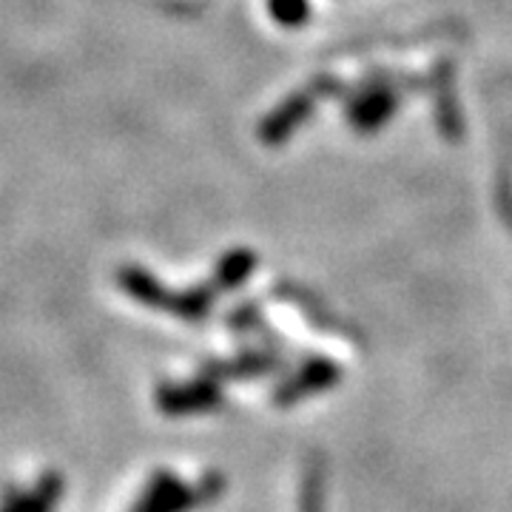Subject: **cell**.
<instances>
[{"label": "cell", "instance_id": "1", "mask_svg": "<svg viewBox=\"0 0 512 512\" xmlns=\"http://www.w3.org/2000/svg\"><path fill=\"white\" fill-rule=\"evenodd\" d=\"M217 399L211 384H163L157 390V404L168 416H183V413H200L202 407Z\"/></svg>", "mask_w": 512, "mask_h": 512}, {"label": "cell", "instance_id": "2", "mask_svg": "<svg viewBox=\"0 0 512 512\" xmlns=\"http://www.w3.org/2000/svg\"><path fill=\"white\" fill-rule=\"evenodd\" d=\"M63 495V476L60 473H46L37 481L29 493H12L0 512H52Z\"/></svg>", "mask_w": 512, "mask_h": 512}, {"label": "cell", "instance_id": "3", "mask_svg": "<svg viewBox=\"0 0 512 512\" xmlns=\"http://www.w3.org/2000/svg\"><path fill=\"white\" fill-rule=\"evenodd\" d=\"M117 282H120V288H123L134 302L148 305V308H160V311L168 308V296H171V291H165L163 282L154 279V276L148 274V271H143V268H137V265L120 268Z\"/></svg>", "mask_w": 512, "mask_h": 512}, {"label": "cell", "instance_id": "4", "mask_svg": "<svg viewBox=\"0 0 512 512\" xmlns=\"http://www.w3.org/2000/svg\"><path fill=\"white\" fill-rule=\"evenodd\" d=\"M393 109H396V94L379 86L356 97V103L350 106V123H356V128L362 131H370L382 126L384 120H390Z\"/></svg>", "mask_w": 512, "mask_h": 512}, {"label": "cell", "instance_id": "5", "mask_svg": "<svg viewBox=\"0 0 512 512\" xmlns=\"http://www.w3.org/2000/svg\"><path fill=\"white\" fill-rule=\"evenodd\" d=\"M308 109H311V97H308V94H296V97H291L285 106H279V109L262 123V128H259L262 140H265V143H282L293 128L305 120Z\"/></svg>", "mask_w": 512, "mask_h": 512}, {"label": "cell", "instance_id": "6", "mask_svg": "<svg viewBox=\"0 0 512 512\" xmlns=\"http://www.w3.org/2000/svg\"><path fill=\"white\" fill-rule=\"evenodd\" d=\"M251 268H254V256L248 254V251H234V254H228L220 262V268H217V282H220V288H237L242 285L248 274H251Z\"/></svg>", "mask_w": 512, "mask_h": 512}, {"label": "cell", "instance_id": "7", "mask_svg": "<svg viewBox=\"0 0 512 512\" xmlns=\"http://www.w3.org/2000/svg\"><path fill=\"white\" fill-rule=\"evenodd\" d=\"M268 12L279 26L296 29L311 18V3L308 0H268Z\"/></svg>", "mask_w": 512, "mask_h": 512}]
</instances>
